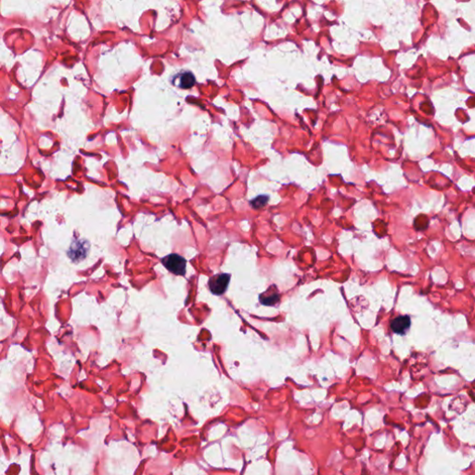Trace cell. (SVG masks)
I'll use <instances>...</instances> for the list:
<instances>
[{
  "label": "cell",
  "mask_w": 475,
  "mask_h": 475,
  "mask_svg": "<svg viewBox=\"0 0 475 475\" xmlns=\"http://www.w3.org/2000/svg\"><path fill=\"white\" fill-rule=\"evenodd\" d=\"M166 269L176 276H185L187 271V260L177 254H170L161 259Z\"/></svg>",
  "instance_id": "obj_1"
},
{
  "label": "cell",
  "mask_w": 475,
  "mask_h": 475,
  "mask_svg": "<svg viewBox=\"0 0 475 475\" xmlns=\"http://www.w3.org/2000/svg\"><path fill=\"white\" fill-rule=\"evenodd\" d=\"M231 275L229 273H220L209 278L208 287L214 295L224 294L230 285Z\"/></svg>",
  "instance_id": "obj_2"
},
{
  "label": "cell",
  "mask_w": 475,
  "mask_h": 475,
  "mask_svg": "<svg viewBox=\"0 0 475 475\" xmlns=\"http://www.w3.org/2000/svg\"><path fill=\"white\" fill-rule=\"evenodd\" d=\"M89 251V244L86 240H76L70 247L68 256L74 262L84 260Z\"/></svg>",
  "instance_id": "obj_3"
},
{
  "label": "cell",
  "mask_w": 475,
  "mask_h": 475,
  "mask_svg": "<svg viewBox=\"0 0 475 475\" xmlns=\"http://www.w3.org/2000/svg\"><path fill=\"white\" fill-rule=\"evenodd\" d=\"M280 294L276 285H271L267 291L259 295V301L263 305L266 306H275L279 303Z\"/></svg>",
  "instance_id": "obj_4"
},
{
  "label": "cell",
  "mask_w": 475,
  "mask_h": 475,
  "mask_svg": "<svg viewBox=\"0 0 475 475\" xmlns=\"http://www.w3.org/2000/svg\"><path fill=\"white\" fill-rule=\"evenodd\" d=\"M411 326L410 318L408 315H399L391 322V329L393 332L398 335H406Z\"/></svg>",
  "instance_id": "obj_5"
},
{
  "label": "cell",
  "mask_w": 475,
  "mask_h": 475,
  "mask_svg": "<svg viewBox=\"0 0 475 475\" xmlns=\"http://www.w3.org/2000/svg\"><path fill=\"white\" fill-rule=\"evenodd\" d=\"M175 80L176 86L183 89H189L196 84L195 76L192 72L188 71H182L179 74H177Z\"/></svg>",
  "instance_id": "obj_6"
},
{
  "label": "cell",
  "mask_w": 475,
  "mask_h": 475,
  "mask_svg": "<svg viewBox=\"0 0 475 475\" xmlns=\"http://www.w3.org/2000/svg\"><path fill=\"white\" fill-rule=\"evenodd\" d=\"M268 201H269L268 195H259L257 198H255L254 200H251L250 204L252 208L259 210L265 207L268 203Z\"/></svg>",
  "instance_id": "obj_7"
}]
</instances>
